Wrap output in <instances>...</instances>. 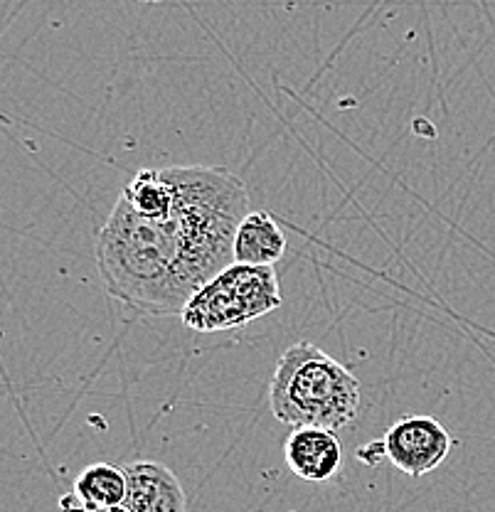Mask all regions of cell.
<instances>
[{
    "mask_svg": "<svg viewBox=\"0 0 495 512\" xmlns=\"http://www.w3.org/2000/svg\"><path fill=\"white\" fill-rule=\"evenodd\" d=\"M129 490L124 505L131 512H185V493L178 476L158 461L124 466Z\"/></svg>",
    "mask_w": 495,
    "mask_h": 512,
    "instance_id": "6",
    "label": "cell"
},
{
    "mask_svg": "<svg viewBox=\"0 0 495 512\" xmlns=\"http://www.w3.org/2000/svg\"><path fill=\"white\" fill-rule=\"evenodd\" d=\"M271 414L286 426L338 431L358 416L360 382L313 343L291 345L276 362L269 387Z\"/></svg>",
    "mask_w": 495,
    "mask_h": 512,
    "instance_id": "2",
    "label": "cell"
},
{
    "mask_svg": "<svg viewBox=\"0 0 495 512\" xmlns=\"http://www.w3.org/2000/svg\"><path fill=\"white\" fill-rule=\"evenodd\" d=\"M284 456L291 473L311 483L335 478L343 466V446L335 431L318 429V426L294 429V434L286 441Z\"/></svg>",
    "mask_w": 495,
    "mask_h": 512,
    "instance_id": "5",
    "label": "cell"
},
{
    "mask_svg": "<svg viewBox=\"0 0 495 512\" xmlns=\"http://www.w3.org/2000/svg\"><path fill=\"white\" fill-rule=\"evenodd\" d=\"M279 306L281 291L274 266H247L234 261L185 303L180 320L185 328L198 333H217L242 328L269 316Z\"/></svg>",
    "mask_w": 495,
    "mask_h": 512,
    "instance_id": "3",
    "label": "cell"
},
{
    "mask_svg": "<svg viewBox=\"0 0 495 512\" xmlns=\"http://www.w3.org/2000/svg\"><path fill=\"white\" fill-rule=\"evenodd\" d=\"M97 512H131L126 505H114V508H104V510H97Z\"/></svg>",
    "mask_w": 495,
    "mask_h": 512,
    "instance_id": "9",
    "label": "cell"
},
{
    "mask_svg": "<svg viewBox=\"0 0 495 512\" xmlns=\"http://www.w3.org/2000/svg\"><path fill=\"white\" fill-rule=\"evenodd\" d=\"M232 254L237 264L274 266L286 254V234L266 210L249 212L234 234Z\"/></svg>",
    "mask_w": 495,
    "mask_h": 512,
    "instance_id": "7",
    "label": "cell"
},
{
    "mask_svg": "<svg viewBox=\"0 0 495 512\" xmlns=\"http://www.w3.org/2000/svg\"><path fill=\"white\" fill-rule=\"evenodd\" d=\"M382 444H385V458L392 466L407 476L422 478L446 461L454 441L434 416L412 414L395 421L387 429Z\"/></svg>",
    "mask_w": 495,
    "mask_h": 512,
    "instance_id": "4",
    "label": "cell"
},
{
    "mask_svg": "<svg viewBox=\"0 0 495 512\" xmlns=\"http://www.w3.org/2000/svg\"><path fill=\"white\" fill-rule=\"evenodd\" d=\"M175 205L165 217H138L116 200L97 234L106 293L141 316H180L185 303L234 264L232 242L249 215L242 178L212 165H175Z\"/></svg>",
    "mask_w": 495,
    "mask_h": 512,
    "instance_id": "1",
    "label": "cell"
},
{
    "mask_svg": "<svg viewBox=\"0 0 495 512\" xmlns=\"http://www.w3.org/2000/svg\"><path fill=\"white\" fill-rule=\"evenodd\" d=\"M129 480L126 471L111 463H92L74 478L72 493L82 503L84 512H97L114 505H124Z\"/></svg>",
    "mask_w": 495,
    "mask_h": 512,
    "instance_id": "8",
    "label": "cell"
}]
</instances>
